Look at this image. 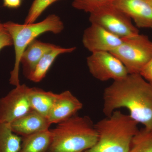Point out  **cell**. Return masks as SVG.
I'll return each mask as SVG.
<instances>
[{"instance_id": "19", "label": "cell", "mask_w": 152, "mask_h": 152, "mask_svg": "<svg viewBox=\"0 0 152 152\" xmlns=\"http://www.w3.org/2000/svg\"><path fill=\"white\" fill-rule=\"evenodd\" d=\"M58 1L60 0H34L25 20V24L34 23L47 8Z\"/></svg>"}, {"instance_id": "10", "label": "cell", "mask_w": 152, "mask_h": 152, "mask_svg": "<svg viewBox=\"0 0 152 152\" xmlns=\"http://www.w3.org/2000/svg\"><path fill=\"white\" fill-rule=\"evenodd\" d=\"M113 4L140 28H152V6L148 0H113Z\"/></svg>"}, {"instance_id": "4", "label": "cell", "mask_w": 152, "mask_h": 152, "mask_svg": "<svg viewBox=\"0 0 152 152\" xmlns=\"http://www.w3.org/2000/svg\"><path fill=\"white\" fill-rule=\"evenodd\" d=\"M4 26L10 33L15 47V65L11 72L10 82L15 86L20 84L19 70L21 57L25 49L33 41L42 34L51 32L59 34L64 29V25L59 17L52 14L42 21L31 24H19L12 22L4 24Z\"/></svg>"}, {"instance_id": "24", "label": "cell", "mask_w": 152, "mask_h": 152, "mask_svg": "<svg viewBox=\"0 0 152 152\" xmlns=\"http://www.w3.org/2000/svg\"><path fill=\"white\" fill-rule=\"evenodd\" d=\"M148 1L149 2L152 6V0H148Z\"/></svg>"}, {"instance_id": "21", "label": "cell", "mask_w": 152, "mask_h": 152, "mask_svg": "<svg viewBox=\"0 0 152 152\" xmlns=\"http://www.w3.org/2000/svg\"><path fill=\"white\" fill-rule=\"evenodd\" d=\"M13 45L12 39L9 32L4 26L0 23V50L6 47Z\"/></svg>"}, {"instance_id": "6", "label": "cell", "mask_w": 152, "mask_h": 152, "mask_svg": "<svg viewBox=\"0 0 152 152\" xmlns=\"http://www.w3.org/2000/svg\"><path fill=\"white\" fill-rule=\"evenodd\" d=\"M91 23L99 25L121 38L139 34L132 19L113 4L97 9L90 13Z\"/></svg>"}, {"instance_id": "12", "label": "cell", "mask_w": 152, "mask_h": 152, "mask_svg": "<svg viewBox=\"0 0 152 152\" xmlns=\"http://www.w3.org/2000/svg\"><path fill=\"white\" fill-rule=\"evenodd\" d=\"M51 125L47 118L33 110L10 124L13 132L22 137L48 130Z\"/></svg>"}, {"instance_id": "16", "label": "cell", "mask_w": 152, "mask_h": 152, "mask_svg": "<svg viewBox=\"0 0 152 152\" xmlns=\"http://www.w3.org/2000/svg\"><path fill=\"white\" fill-rule=\"evenodd\" d=\"M19 152H48L52 141L51 129L22 137Z\"/></svg>"}, {"instance_id": "20", "label": "cell", "mask_w": 152, "mask_h": 152, "mask_svg": "<svg viewBox=\"0 0 152 152\" xmlns=\"http://www.w3.org/2000/svg\"><path fill=\"white\" fill-rule=\"evenodd\" d=\"M113 0H73L72 5L75 9L92 12L97 9L113 4Z\"/></svg>"}, {"instance_id": "5", "label": "cell", "mask_w": 152, "mask_h": 152, "mask_svg": "<svg viewBox=\"0 0 152 152\" xmlns=\"http://www.w3.org/2000/svg\"><path fill=\"white\" fill-rule=\"evenodd\" d=\"M119 59L129 74H140L152 58V41L140 34L122 38V42L110 52Z\"/></svg>"}, {"instance_id": "22", "label": "cell", "mask_w": 152, "mask_h": 152, "mask_svg": "<svg viewBox=\"0 0 152 152\" xmlns=\"http://www.w3.org/2000/svg\"><path fill=\"white\" fill-rule=\"evenodd\" d=\"M140 74L144 79L152 84V58Z\"/></svg>"}, {"instance_id": "8", "label": "cell", "mask_w": 152, "mask_h": 152, "mask_svg": "<svg viewBox=\"0 0 152 152\" xmlns=\"http://www.w3.org/2000/svg\"><path fill=\"white\" fill-rule=\"evenodd\" d=\"M28 88L20 84L0 99V122L10 124L32 110L28 97Z\"/></svg>"}, {"instance_id": "9", "label": "cell", "mask_w": 152, "mask_h": 152, "mask_svg": "<svg viewBox=\"0 0 152 152\" xmlns=\"http://www.w3.org/2000/svg\"><path fill=\"white\" fill-rule=\"evenodd\" d=\"M122 42V38L95 24L91 23L85 30L83 35L85 48L92 53L111 52L119 46Z\"/></svg>"}, {"instance_id": "1", "label": "cell", "mask_w": 152, "mask_h": 152, "mask_svg": "<svg viewBox=\"0 0 152 152\" xmlns=\"http://www.w3.org/2000/svg\"><path fill=\"white\" fill-rule=\"evenodd\" d=\"M121 108L127 109L137 123L152 130V84L140 74L114 81L104 90L103 112L109 117Z\"/></svg>"}, {"instance_id": "15", "label": "cell", "mask_w": 152, "mask_h": 152, "mask_svg": "<svg viewBox=\"0 0 152 152\" xmlns=\"http://www.w3.org/2000/svg\"><path fill=\"white\" fill-rule=\"evenodd\" d=\"M75 49V47L64 48L57 46L40 60L27 78L35 83L41 81L46 75L49 69L58 56L64 53H72Z\"/></svg>"}, {"instance_id": "7", "label": "cell", "mask_w": 152, "mask_h": 152, "mask_svg": "<svg viewBox=\"0 0 152 152\" xmlns=\"http://www.w3.org/2000/svg\"><path fill=\"white\" fill-rule=\"evenodd\" d=\"M87 64L90 73L101 81L118 80L129 74L123 63L110 52L92 53L87 58Z\"/></svg>"}, {"instance_id": "17", "label": "cell", "mask_w": 152, "mask_h": 152, "mask_svg": "<svg viewBox=\"0 0 152 152\" xmlns=\"http://www.w3.org/2000/svg\"><path fill=\"white\" fill-rule=\"evenodd\" d=\"M22 140L12 130L10 124L0 122V152H19Z\"/></svg>"}, {"instance_id": "13", "label": "cell", "mask_w": 152, "mask_h": 152, "mask_svg": "<svg viewBox=\"0 0 152 152\" xmlns=\"http://www.w3.org/2000/svg\"><path fill=\"white\" fill-rule=\"evenodd\" d=\"M56 46L53 44L43 42L36 39L28 46L20 59L23 74L27 78L43 56Z\"/></svg>"}, {"instance_id": "23", "label": "cell", "mask_w": 152, "mask_h": 152, "mask_svg": "<svg viewBox=\"0 0 152 152\" xmlns=\"http://www.w3.org/2000/svg\"><path fill=\"white\" fill-rule=\"evenodd\" d=\"M21 4V0H4V6L10 8H17Z\"/></svg>"}, {"instance_id": "2", "label": "cell", "mask_w": 152, "mask_h": 152, "mask_svg": "<svg viewBox=\"0 0 152 152\" xmlns=\"http://www.w3.org/2000/svg\"><path fill=\"white\" fill-rule=\"evenodd\" d=\"M138 124L129 115L115 111L95 124L97 141L85 152H129L132 140L139 130Z\"/></svg>"}, {"instance_id": "3", "label": "cell", "mask_w": 152, "mask_h": 152, "mask_svg": "<svg viewBox=\"0 0 152 152\" xmlns=\"http://www.w3.org/2000/svg\"><path fill=\"white\" fill-rule=\"evenodd\" d=\"M51 131L52 141L48 152H85L98 140L95 124L88 116L75 115Z\"/></svg>"}, {"instance_id": "14", "label": "cell", "mask_w": 152, "mask_h": 152, "mask_svg": "<svg viewBox=\"0 0 152 152\" xmlns=\"http://www.w3.org/2000/svg\"><path fill=\"white\" fill-rule=\"evenodd\" d=\"M58 94L38 88H29L28 97L31 108L48 118Z\"/></svg>"}, {"instance_id": "11", "label": "cell", "mask_w": 152, "mask_h": 152, "mask_svg": "<svg viewBox=\"0 0 152 152\" xmlns=\"http://www.w3.org/2000/svg\"><path fill=\"white\" fill-rule=\"evenodd\" d=\"M83 104L69 91L58 94L48 119L51 124L66 121L81 110Z\"/></svg>"}, {"instance_id": "18", "label": "cell", "mask_w": 152, "mask_h": 152, "mask_svg": "<svg viewBox=\"0 0 152 152\" xmlns=\"http://www.w3.org/2000/svg\"><path fill=\"white\" fill-rule=\"evenodd\" d=\"M129 152H152V130L139 129L132 140Z\"/></svg>"}]
</instances>
